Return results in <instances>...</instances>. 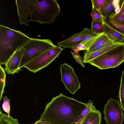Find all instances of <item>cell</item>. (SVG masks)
Here are the masks:
<instances>
[{
  "label": "cell",
  "mask_w": 124,
  "mask_h": 124,
  "mask_svg": "<svg viewBox=\"0 0 124 124\" xmlns=\"http://www.w3.org/2000/svg\"><path fill=\"white\" fill-rule=\"evenodd\" d=\"M15 4L19 23L26 26L31 21L52 23L61 12L56 0H16Z\"/></svg>",
  "instance_id": "cell-1"
},
{
  "label": "cell",
  "mask_w": 124,
  "mask_h": 124,
  "mask_svg": "<svg viewBox=\"0 0 124 124\" xmlns=\"http://www.w3.org/2000/svg\"><path fill=\"white\" fill-rule=\"evenodd\" d=\"M86 104L61 93L46 104L39 120L53 124L75 123Z\"/></svg>",
  "instance_id": "cell-2"
},
{
  "label": "cell",
  "mask_w": 124,
  "mask_h": 124,
  "mask_svg": "<svg viewBox=\"0 0 124 124\" xmlns=\"http://www.w3.org/2000/svg\"><path fill=\"white\" fill-rule=\"evenodd\" d=\"M31 38L21 31L0 25V65H5L18 49Z\"/></svg>",
  "instance_id": "cell-3"
},
{
  "label": "cell",
  "mask_w": 124,
  "mask_h": 124,
  "mask_svg": "<svg viewBox=\"0 0 124 124\" xmlns=\"http://www.w3.org/2000/svg\"><path fill=\"white\" fill-rule=\"evenodd\" d=\"M124 62L123 44L114 47L88 62L100 70L117 67Z\"/></svg>",
  "instance_id": "cell-4"
},
{
  "label": "cell",
  "mask_w": 124,
  "mask_h": 124,
  "mask_svg": "<svg viewBox=\"0 0 124 124\" xmlns=\"http://www.w3.org/2000/svg\"><path fill=\"white\" fill-rule=\"evenodd\" d=\"M56 46L49 39L31 38L23 46L26 49L21 59L19 67L23 66L43 53Z\"/></svg>",
  "instance_id": "cell-5"
},
{
  "label": "cell",
  "mask_w": 124,
  "mask_h": 124,
  "mask_svg": "<svg viewBox=\"0 0 124 124\" xmlns=\"http://www.w3.org/2000/svg\"><path fill=\"white\" fill-rule=\"evenodd\" d=\"M63 49L59 46L42 53L23 66L35 73L51 64L58 57Z\"/></svg>",
  "instance_id": "cell-6"
},
{
  "label": "cell",
  "mask_w": 124,
  "mask_h": 124,
  "mask_svg": "<svg viewBox=\"0 0 124 124\" xmlns=\"http://www.w3.org/2000/svg\"><path fill=\"white\" fill-rule=\"evenodd\" d=\"M104 119L106 124H122L124 118L120 101L110 98L104 106Z\"/></svg>",
  "instance_id": "cell-7"
},
{
  "label": "cell",
  "mask_w": 124,
  "mask_h": 124,
  "mask_svg": "<svg viewBox=\"0 0 124 124\" xmlns=\"http://www.w3.org/2000/svg\"><path fill=\"white\" fill-rule=\"evenodd\" d=\"M60 70L62 82L71 93L75 94L80 88L81 85L73 69L67 63H63L61 65Z\"/></svg>",
  "instance_id": "cell-8"
},
{
  "label": "cell",
  "mask_w": 124,
  "mask_h": 124,
  "mask_svg": "<svg viewBox=\"0 0 124 124\" xmlns=\"http://www.w3.org/2000/svg\"><path fill=\"white\" fill-rule=\"evenodd\" d=\"M26 50L23 47L17 49L11 56L5 64V71L7 74H14L22 70L19 65Z\"/></svg>",
  "instance_id": "cell-9"
},
{
  "label": "cell",
  "mask_w": 124,
  "mask_h": 124,
  "mask_svg": "<svg viewBox=\"0 0 124 124\" xmlns=\"http://www.w3.org/2000/svg\"><path fill=\"white\" fill-rule=\"evenodd\" d=\"M93 32L91 29L85 28L81 32L74 34L68 38L57 42V44L64 48L75 47L80 44L85 37Z\"/></svg>",
  "instance_id": "cell-10"
},
{
  "label": "cell",
  "mask_w": 124,
  "mask_h": 124,
  "mask_svg": "<svg viewBox=\"0 0 124 124\" xmlns=\"http://www.w3.org/2000/svg\"><path fill=\"white\" fill-rule=\"evenodd\" d=\"M102 21L103 33L114 43L123 44L124 36L109 26L103 20Z\"/></svg>",
  "instance_id": "cell-11"
},
{
  "label": "cell",
  "mask_w": 124,
  "mask_h": 124,
  "mask_svg": "<svg viewBox=\"0 0 124 124\" xmlns=\"http://www.w3.org/2000/svg\"><path fill=\"white\" fill-rule=\"evenodd\" d=\"M122 44H123L119 43H114L94 51L88 52L86 51L84 53V55L83 58V61L84 63H87L88 62L107 51Z\"/></svg>",
  "instance_id": "cell-12"
},
{
  "label": "cell",
  "mask_w": 124,
  "mask_h": 124,
  "mask_svg": "<svg viewBox=\"0 0 124 124\" xmlns=\"http://www.w3.org/2000/svg\"><path fill=\"white\" fill-rule=\"evenodd\" d=\"M101 113L99 110H91L85 116L81 124H100Z\"/></svg>",
  "instance_id": "cell-13"
},
{
  "label": "cell",
  "mask_w": 124,
  "mask_h": 124,
  "mask_svg": "<svg viewBox=\"0 0 124 124\" xmlns=\"http://www.w3.org/2000/svg\"><path fill=\"white\" fill-rule=\"evenodd\" d=\"M114 43L103 33L96 42L86 51L88 52L94 51Z\"/></svg>",
  "instance_id": "cell-14"
},
{
  "label": "cell",
  "mask_w": 124,
  "mask_h": 124,
  "mask_svg": "<svg viewBox=\"0 0 124 124\" xmlns=\"http://www.w3.org/2000/svg\"><path fill=\"white\" fill-rule=\"evenodd\" d=\"M103 33H99L93 32L85 37L80 44L84 45L88 50L96 42Z\"/></svg>",
  "instance_id": "cell-15"
},
{
  "label": "cell",
  "mask_w": 124,
  "mask_h": 124,
  "mask_svg": "<svg viewBox=\"0 0 124 124\" xmlns=\"http://www.w3.org/2000/svg\"><path fill=\"white\" fill-rule=\"evenodd\" d=\"M102 19L109 17L115 12V8L113 0H108L101 8L100 10Z\"/></svg>",
  "instance_id": "cell-16"
},
{
  "label": "cell",
  "mask_w": 124,
  "mask_h": 124,
  "mask_svg": "<svg viewBox=\"0 0 124 124\" xmlns=\"http://www.w3.org/2000/svg\"><path fill=\"white\" fill-rule=\"evenodd\" d=\"M109 17L118 23L124 25V0L122 2L119 12L118 13H114Z\"/></svg>",
  "instance_id": "cell-17"
},
{
  "label": "cell",
  "mask_w": 124,
  "mask_h": 124,
  "mask_svg": "<svg viewBox=\"0 0 124 124\" xmlns=\"http://www.w3.org/2000/svg\"><path fill=\"white\" fill-rule=\"evenodd\" d=\"M93 102L89 100L88 103H86V107L82 112L77 121L75 124H81V123L87 114L90 111L96 110L97 109L93 105Z\"/></svg>",
  "instance_id": "cell-18"
},
{
  "label": "cell",
  "mask_w": 124,
  "mask_h": 124,
  "mask_svg": "<svg viewBox=\"0 0 124 124\" xmlns=\"http://www.w3.org/2000/svg\"><path fill=\"white\" fill-rule=\"evenodd\" d=\"M102 19L109 26L124 36V25L120 24L115 22L109 17Z\"/></svg>",
  "instance_id": "cell-19"
},
{
  "label": "cell",
  "mask_w": 124,
  "mask_h": 124,
  "mask_svg": "<svg viewBox=\"0 0 124 124\" xmlns=\"http://www.w3.org/2000/svg\"><path fill=\"white\" fill-rule=\"evenodd\" d=\"M0 124H19L18 120L0 110Z\"/></svg>",
  "instance_id": "cell-20"
},
{
  "label": "cell",
  "mask_w": 124,
  "mask_h": 124,
  "mask_svg": "<svg viewBox=\"0 0 124 124\" xmlns=\"http://www.w3.org/2000/svg\"><path fill=\"white\" fill-rule=\"evenodd\" d=\"M117 97L119 99L121 108L124 111V70L121 74V83Z\"/></svg>",
  "instance_id": "cell-21"
},
{
  "label": "cell",
  "mask_w": 124,
  "mask_h": 124,
  "mask_svg": "<svg viewBox=\"0 0 124 124\" xmlns=\"http://www.w3.org/2000/svg\"><path fill=\"white\" fill-rule=\"evenodd\" d=\"M5 70L0 65V101L2 97L3 93H5L4 89L5 86L6 74Z\"/></svg>",
  "instance_id": "cell-22"
},
{
  "label": "cell",
  "mask_w": 124,
  "mask_h": 124,
  "mask_svg": "<svg viewBox=\"0 0 124 124\" xmlns=\"http://www.w3.org/2000/svg\"><path fill=\"white\" fill-rule=\"evenodd\" d=\"M91 24V29L93 31L99 33H103L102 22H98L92 20Z\"/></svg>",
  "instance_id": "cell-23"
},
{
  "label": "cell",
  "mask_w": 124,
  "mask_h": 124,
  "mask_svg": "<svg viewBox=\"0 0 124 124\" xmlns=\"http://www.w3.org/2000/svg\"><path fill=\"white\" fill-rule=\"evenodd\" d=\"M91 15L93 20L102 22V19L100 11L94 7H92Z\"/></svg>",
  "instance_id": "cell-24"
},
{
  "label": "cell",
  "mask_w": 124,
  "mask_h": 124,
  "mask_svg": "<svg viewBox=\"0 0 124 124\" xmlns=\"http://www.w3.org/2000/svg\"><path fill=\"white\" fill-rule=\"evenodd\" d=\"M10 99L8 98L6 95L3 98L2 108L3 110L9 115H10Z\"/></svg>",
  "instance_id": "cell-25"
},
{
  "label": "cell",
  "mask_w": 124,
  "mask_h": 124,
  "mask_svg": "<svg viewBox=\"0 0 124 124\" xmlns=\"http://www.w3.org/2000/svg\"><path fill=\"white\" fill-rule=\"evenodd\" d=\"M108 1V0H91L92 7L100 11L102 7Z\"/></svg>",
  "instance_id": "cell-26"
},
{
  "label": "cell",
  "mask_w": 124,
  "mask_h": 124,
  "mask_svg": "<svg viewBox=\"0 0 124 124\" xmlns=\"http://www.w3.org/2000/svg\"><path fill=\"white\" fill-rule=\"evenodd\" d=\"M71 52L73 56L77 62L83 67H85V66L82 61V58L78 53H76L71 51Z\"/></svg>",
  "instance_id": "cell-27"
},
{
  "label": "cell",
  "mask_w": 124,
  "mask_h": 124,
  "mask_svg": "<svg viewBox=\"0 0 124 124\" xmlns=\"http://www.w3.org/2000/svg\"><path fill=\"white\" fill-rule=\"evenodd\" d=\"M120 0H113V3L115 8V12L116 13H118L120 10Z\"/></svg>",
  "instance_id": "cell-28"
},
{
  "label": "cell",
  "mask_w": 124,
  "mask_h": 124,
  "mask_svg": "<svg viewBox=\"0 0 124 124\" xmlns=\"http://www.w3.org/2000/svg\"><path fill=\"white\" fill-rule=\"evenodd\" d=\"M76 46L80 51L85 50L87 51L88 50L85 46L83 44H80Z\"/></svg>",
  "instance_id": "cell-29"
},
{
  "label": "cell",
  "mask_w": 124,
  "mask_h": 124,
  "mask_svg": "<svg viewBox=\"0 0 124 124\" xmlns=\"http://www.w3.org/2000/svg\"><path fill=\"white\" fill-rule=\"evenodd\" d=\"M34 124H53L51 123L48 122H47L42 121L39 120L36 121L34 123Z\"/></svg>",
  "instance_id": "cell-30"
},
{
  "label": "cell",
  "mask_w": 124,
  "mask_h": 124,
  "mask_svg": "<svg viewBox=\"0 0 124 124\" xmlns=\"http://www.w3.org/2000/svg\"><path fill=\"white\" fill-rule=\"evenodd\" d=\"M71 48L74 51V53H78L79 51H80L76 46Z\"/></svg>",
  "instance_id": "cell-31"
},
{
  "label": "cell",
  "mask_w": 124,
  "mask_h": 124,
  "mask_svg": "<svg viewBox=\"0 0 124 124\" xmlns=\"http://www.w3.org/2000/svg\"><path fill=\"white\" fill-rule=\"evenodd\" d=\"M123 46L124 50V41L123 42Z\"/></svg>",
  "instance_id": "cell-32"
},
{
  "label": "cell",
  "mask_w": 124,
  "mask_h": 124,
  "mask_svg": "<svg viewBox=\"0 0 124 124\" xmlns=\"http://www.w3.org/2000/svg\"></svg>",
  "instance_id": "cell-33"
}]
</instances>
